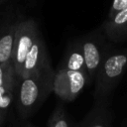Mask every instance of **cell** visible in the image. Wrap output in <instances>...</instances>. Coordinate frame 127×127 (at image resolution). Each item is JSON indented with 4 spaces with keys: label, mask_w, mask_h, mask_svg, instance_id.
<instances>
[{
    "label": "cell",
    "mask_w": 127,
    "mask_h": 127,
    "mask_svg": "<svg viewBox=\"0 0 127 127\" xmlns=\"http://www.w3.org/2000/svg\"><path fill=\"white\" fill-rule=\"evenodd\" d=\"M127 69V48L110 49L105 55L95 77L96 102L107 101Z\"/></svg>",
    "instance_id": "7a4b0ae2"
},
{
    "label": "cell",
    "mask_w": 127,
    "mask_h": 127,
    "mask_svg": "<svg viewBox=\"0 0 127 127\" xmlns=\"http://www.w3.org/2000/svg\"><path fill=\"white\" fill-rule=\"evenodd\" d=\"M0 1H1V0H0Z\"/></svg>",
    "instance_id": "e0dca14e"
},
{
    "label": "cell",
    "mask_w": 127,
    "mask_h": 127,
    "mask_svg": "<svg viewBox=\"0 0 127 127\" xmlns=\"http://www.w3.org/2000/svg\"><path fill=\"white\" fill-rule=\"evenodd\" d=\"M113 113L107 101L96 102L76 127H112Z\"/></svg>",
    "instance_id": "ba28073f"
},
{
    "label": "cell",
    "mask_w": 127,
    "mask_h": 127,
    "mask_svg": "<svg viewBox=\"0 0 127 127\" xmlns=\"http://www.w3.org/2000/svg\"><path fill=\"white\" fill-rule=\"evenodd\" d=\"M88 82V75L83 71L59 68L55 72L53 91L64 101H72Z\"/></svg>",
    "instance_id": "5b68a950"
},
{
    "label": "cell",
    "mask_w": 127,
    "mask_h": 127,
    "mask_svg": "<svg viewBox=\"0 0 127 127\" xmlns=\"http://www.w3.org/2000/svg\"><path fill=\"white\" fill-rule=\"evenodd\" d=\"M102 29L109 41L115 43L125 41L127 39V7L107 17Z\"/></svg>",
    "instance_id": "8992f818"
},
{
    "label": "cell",
    "mask_w": 127,
    "mask_h": 127,
    "mask_svg": "<svg viewBox=\"0 0 127 127\" xmlns=\"http://www.w3.org/2000/svg\"><path fill=\"white\" fill-rule=\"evenodd\" d=\"M39 36L40 32L34 20H27L16 24L12 65L18 77L21 75L25 59Z\"/></svg>",
    "instance_id": "3957f363"
},
{
    "label": "cell",
    "mask_w": 127,
    "mask_h": 127,
    "mask_svg": "<svg viewBox=\"0 0 127 127\" xmlns=\"http://www.w3.org/2000/svg\"><path fill=\"white\" fill-rule=\"evenodd\" d=\"M55 72L49 62L38 71L25 77H18L15 90V105L19 117H30L53 90Z\"/></svg>",
    "instance_id": "6da1fadb"
},
{
    "label": "cell",
    "mask_w": 127,
    "mask_h": 127,
    "mask_svg": "<svg viewBox=\"0 0 127 127\" xmlns=\"http://www.w3.org/2000/svg\"><path fill=\"white\" fill-rule=\"evenodd\" d=\"M5 115H6V114L0 110V127H2V124H3V121H4Z\"/></svg>",
    "instance_id": "5bb4252c"
},
{
    "label": "cell",
    "mask_w": 127,
    "mask_h": 127,
    "mask_svg": "<svg viewBox=\"0 0 127 127\" xmlns=\"http://www.w3.org/2000/svg\"><path fill=\"white\" fill-rule=\"evenodd\" d=\"M18 76L15 73L14 67L11 64L0 65V85H3L9 81H12L14 79H17Z\"/></svg>",
    "instance_id": "7c38bea8"
},
{
    "label": "cell",
    "mask_w": 127,
    "mask_h": 127,
    "mask_svg": "<svg viewBox=\"0 0 127 127\" xmlns=\"http://www.w3.org/2000/svg\"><path fill=\"white\" fill-rule=\"evenodd\" d=\"M49 61L47 57V51H46L45 44L41 36H39L37 40L35 41V43L33 44L31 50L29 51L25 59L20 77H25V76L35 73L40 68H42Z\"/></svg>",
    "instance_id": "52a82bcc"
},
{
    "label": "cell",
    "mask_w": 127,
    "mask_h": 127,
    "mask_svg": "<svg viewBox=\"0 0 127 127\" xmlns=\"http://www.w3.org/2000/svg\"><path fill=\"white\" fill-rule=\"evenodd\" d=\"M25 127H36V126L32 125V123H30V122H27L26 125H25Z\"/></svg>",
    "instance_id": "9a60e30c"
},
{
    "label": "cell",
    "mask_w": 127,
    "mask_h": 127,
    "mask_svg": "<svg viewBox=\"0 0 127 127\" xmlns=\"http://www.w3.org/2000/svg\"><path fill=\"white\" fill-rule=\"evenodd\" d=\"M60 68H64L72 71H83L86 72L84 59L82 55L80 42L74 43L68 50L64 57V60L60 66ZM87 73V72H86Z\"/></svg>",
    "instance_id": "9c48e42d"
},
{
    "label": "cell",
    "mask_w": 127,
    "mask_h": 127,
    "mask_svg": "<svg viewBox=\"0 0 127 127\" xmlns=\"http://www.w3.org/2000/svg\"><path fill=\"white\" fill-rule=\"evenodd\" d=\"M126 7H127V0H113L107 17L112 16L116 12H118V11H120Z\"/></svg>",
    "instance_id": "4fadbf2b"
},
{
    "label": "cell",
    "mask_w": 127,
    "mask_h": 127,
    "mask_svg": "<svg viewBox=\"0 0 127 127\" xmlns=\"http://www.w3.org/2000/svg\"><path fill=\"white\" fill-rule=\"evenodd\" d=\"M125 127H127V124H126V125H125Z\"/></svg>",
    "instance_id": "2e32d148"
},
{
    "label": "cell",
    "mask_w": 127,
    "mask_h": 127,
    "mask_svg": "<svg viewBox=\"0 0 127 127\" xmlns=\"http://www.w3.org/2000/svg\"><path fill=\"white\" fill-rule=\"evenodd\" d=\"M16 25L8 26L0 33V65L12 63Z\"/></svg>",
    "instance_id": "30bf717a"
},
{
    "label": "cell",
    "mask_w": 127,
    "mask_h": 127,
    "mask_svg": "<svg viewBox=\"0 0 127 127\" xmlns=\"http://www.w3.org/2000/svg\"><path fill=\"white\" fill-rule=\"evenodd\" d=\"M47 127H73V124L62 104H59L53 111Z\"/></svg>",
    "instance_id": "8fae6325"
},
{
    "label": "cell",
    "mask_w": 127,
    "mask_h": 127,
    "mask_svg": "<svg viewBox=\"0 0 127 127\" xmlns=\"http://www.w3.org/2000/svg\"><path fill=\"white\" fill-rule=\"evenodd\" d=\"M104 34L99 32H94L83 40L79 41L81 45L82 55L84 59L85 68L88 75V82L95 79L98 68L108 51L111 49L105 42Z\"/></svg>",
    "instance_id": "277c9868"
}]
</instances>
